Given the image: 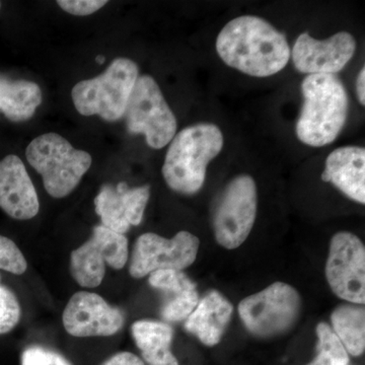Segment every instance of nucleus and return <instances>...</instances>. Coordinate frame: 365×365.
I'll return each instance as SVG.
<instances>
[{
	"label": "nucleus",
	"mask_w": 365,
	"mask_h": 365,
	"mask_svg": "<svg viewBox=\"0 0 365 365\" xmlns=\"http://www.w3.org/2000/svg\"><path fill=\"white\" fill-rule=\"evenodd\" d=\"M216 50L227 66L255 78L278 73L292 55L285 36L254 16L227 23L216 40Z\"/></svg>",
	"instance_id": "obj_1"
},
{
	"label": "nucleus",
	"mask_w": 365,
	"mask_h": 365,
	"mask_svg": "<svg viewBox=\"0 0 365 365\" xmlns=\"http://www.w3.org/2000/svg\"><path fill=\"white\" fill-rule=\"evenodd\" d=\"M302 106L297 120V138L314 148L332 143L344 127L348 96L339 78L332 74H312L302 81Z\"/></svg>",
	"instance_id": "obj_2"
},
{
	"label": "nucleus",
	"mask_w": 365,
	"mask_h": 365,
	"mask_svg": "<svg viewBox=\"0 0 365 365\" xmlns=\"http://www.w3.org/2000/svg\"><path fill=\"white\" fill-rule=\"evenodd\" d=\"M223 146L222 131L215 124L200 123L182 129L170 141L163 167L168 186L184 195L202 188L208 163Z\"/></svg>",
	"instance_id": "obj_3"
},
{
	"label": "nucleus",
	"mask_w": 365,
	"mask_h": 365,
	"mask_svg": "<svg viewBox=\"0 0 365 365\" xmlns=\"http://www.w3.org/2000/svg\"><path fill=\"white\" fill-rule=\"evenodd\" d=\"M26 157L42 176L47 193L58 199L78 187L93 160L90 153L76 150L57 133H45L34 139L26 148Z\"/></svg>",
	"instance_id": "obj_4"
},
{
	"label": "nucleus",
	"mask_w": 365,
	"mask_h": 365,
	"mask_svg": "<svg viewBox=\"0 0 365 365\" xmlns=\"http://www.w3.org/2000/svg\"><path fill=\"white\" fill-rule=\"evenodd\" d=\"M138 78L135 62L118 58L97 78L79 81L72 88L74 107L83 116L98 115L105 121L122 119Z\"/></svg>",
	"instance_id": "obj_5"
},
{
	"label": "nucleus",
	"mask_w": 365,
	"mask_h": 365,
	"mask_svg": "<svg viewBox=\"0 0 365 365\" xmlns=\"http://www.w3.org/2000/svg\"><path fill=\"white\" fill-rule=\"evenodd\" d=\"M300 309L299 292L280 281L250 295L239 304L242 323L259 337H271L289 331L297 323Z\"/></svg>",
	"instance_id": "obj_6"
},
{
	"label": "nucleus",
	"mask_w": 365,
	"mask_h": 365,
	"mask_svg": "<svg viewBox=\"0 0 365 365\" xmlns=\"http://www.w3.org/2000/svg\"><path fill=\"white\" fill-rule=\"evenodd\" d=\"M124 117L132 134H143L155 150L165 148L177 132V120L157 81L150 76L137 78Z\"/></svg>",
	"instance_id": "obj_7"
},
{
	"label": "nucleus",
	"mask_w": 365,
	"mask_h": 365,
	"mask_svg": "<svg viewBox=\"0 0 365 365\" xmlns=\"http://www.w3.org/2000/svg\"><path fill=\"white\" fill-rule=\"evenodd\" d=\"M257 206L258 195L253 178L241 175L228 182L213 216L216 242L227 250L242 246L254 227Z\"/></svg>",
	"instance_id": "obj_8"
},
{
	"label": "nucleus",
	"mask_w": 365,
	"mask_h": 365,
	"mask_svg": "<svg viewBox=\"0 0 365 365\" xmlns=\"http://www.w3.org/2000/svg\"><path fill=\"white\" fill-rule=\"evenodd\" d=\"M200 241L196 235L182 230L172 239L153 232L141 235L132 252L129 272L143 278L160 270L182 271L195 262Z\"/></svg>",
	"instance_id": "obj_9"
},
{
	"label": "nucleus",
	"mask_w": 365,
	"mask_h": 365,
	"mask_svg": "<svg viewBox=\"0 0 365 365\" xmlns=\"http://www.w3.org/2000/svg\"><path fill=\"white\" fill-rule=\"evenodd\" d=\"M128 240L125 235L100 225L83 246L71 253L72 277L81 287H98L103 282L106 265L120 270L128 261Z\"/></svg>",
	"instance_id": "obj_10"
},
{
	"label": "nucleus",
	"mask_w": 365,
	"mask_h": 365,
	"mask_svg": "<svg viewBox=\"0 0 365 365\" xmlns=\"http://www.w3.org/2000/svg\"><path fill=\"white\" fill-rule=\"evenodd\" d=\"M326 277L334 294L349 304L365 302V248L356 235L340 232L331 240Z\"/></svg>",
	"instance_id": "obj_11"
},
{
	"label": "nucleus",
	"mask_w": 365,
	"mask_h": 365,
	"mask_svg": "<svg viewBox=\"0 0 365 365\" xmlns=\"http://www.w3.org/2000/svg\"><path fill=\"white\" fill-rule=\"evenodd\" d=\"M123 324L121 311L93 292H76L63 312L64 328L74 337H108L119 332Z\"/></svg>",
	"instance_id": "obj_12"
},
{
	"label": "nucleus",
	"mask_w": 365,
	"mask_h": 365,
	"mask_svg": "<svg viewBox=\"0 0 365 365\" xmlns=\"http://www.w3.org/2000/svg\"><path fill=\"white\" fill-rule=\"evenodd\" d=\"M355 50L356 42L351 34L340 32L319 41L304 33L295 41L292 61L302 73L334 76L347 66Z\"/></svg>",
	"instance_id": "obj_13"
},
{
	"label": "nucleus",
	"mask_w": 365,
	"mask_h": 365,
	"mask_svg": "<svg viewBox=\"0 0 365 365\" xmlns=\"http://www.w3.org/2000/svg\"><path fill=\"white\" fill-rule=\"evenodd\" d=\"M150 196L148 185L136 188H129L124 182L117 186L105 185L95 198L96 212L102 225L124 235L143 222Z\"/></svg>",
	"instance_id": "obj_14"
},
{
	"label": "nucleus",
	"mask_w": 365,
	"mask_h": 365,
	"mask_svg": "<svg viewBox=\"0 0 365 365\" xmlns=\"http://www.w3.org/2000/svg\"><path fill=\"white\" fill-rule=\"evenodd\" d=\"M0 208L18 220H28L39 213L40 203L25 165L16 155L0 160Z\"/></svg>",
	"instance_id": "obj_15"
},
{
	"label": "nucleus",
	"mask_w": 365,
	"mask_h": 365,
	"mask_svg": "<svg viewBox=\"0 0 365 365\" xmlns=\"http://www.w3.org/2000/svg\"><path fill=\"white\" fill-rule=\"evenodd\" d=\"M150 287L163 294L160 314L170 323L186 321L199 302L196 283L182 271L160 270L150 274Z\"/></svg>",
	"instance_id": "obj_16"
},
{
	"label": "nucleus",
	"mask_w": 365,
	"mask_h": 365,
	"mask_svg": "<svg viewBox=\"0 0 365 365\" xmlns=\"http://www.w3.org/2000/svg\"><path fill=\"white\" fill-rule=\"evenodd\" d=\"M324 182L334 186L348 198L365 203V150L359 146H345L332 151L322 175Z\"/></svg>",
	"instance_id": "obj_17"
},
{
	"label": "nucleus",
	"mask_w": 365,
	"mask_h": 365,
	"mask_svg": "<svg viewBox=\"0 0 365 365\" xmlns=\"http://www.w3.org/2000/svg\"><path fill=\"white\" fill-rule=\"evenodd\" d=\"M232 312V304L220 292L212 290L199 300L195 309L185 321V329L204 345H217L227 330Z\"/></svg>",
	"instance_id": "obj_18"
},
{
	"label": "nucleus",
	"mask_w": 365,
	"mask_h": 365,
	"mask_svg": "<svg viewBox=\"0 0 365 365\" xmlns=\"http://www.w3.org/2000/svg\"><path fill=\"white\" fill-rule=\"evenodd\" d=\"M135 344L148 365H179L172 350L174 330L163 322L143 319L131 327Z\"/></svg>",
	"instance_id": "obj_19"
},
{
	"label": "nucleus",
	"mask_w": 365,
	"mask_h": 365,
	"mask_svg": "<svg viewBox=\"0 0 365 365\" xmlns=\"http://www.w3.org/2000/svg\"><path fill=\"white\" fill-rule=\"evenodd\" d=\"M42 103V91L28 81H0V111L13 122L31 119Z\"/></svg>",
	"instance_id": "obj_20"
},
{
	"label": "nucleus",
	"mask_w": 365,
	"mask_h": 365,
	"mask_svg": "<svg viewBox=\"0 0 365 365\" xmlns=\"http://www.w3.org/2000/svg\"><path fill=\"white\" fill-rule=\"evenodd\" d=\"M333 332L348 354L360 356L365 349V311L364 304H341L331 314Z\"/></svg>",
	"instance_id": "obj_21"
},
{
	"label": "nucleus",
	"mask_w": 365,
	"mask_h": 365,
	"mask_svg": "<svg viewBox=\"0 0 365 365\" xmlns=\"http://www.w3.org/2000/svg\"><path fill=\"white\" fill-rule=\"evenodd\" d=\"M318 336V354L316 359L307 365H348L349 355L333 332L332 328L326 323H319L316 329Z\"/></svg>",
	"instance_id": "obj_22"
},
{
	"label": "nucleus",
	"mask_w": 365,
	"mask_h": 365,
	"mask_svg": "<svg viewBox=\"0 0 365 365\" xmlns=\"http://www.w3.org/2000/svg\"><path fill=\"white\" fill-rule=\"evenodd\" d=\"M21 314L20 302L16 294L0 283V335L14 330L20 322Z\"/></svg>",
	"instance_id": "obj_23"
},
{
	"label": "nucleus",
	"mask_w": 365,
	"mask_h": 365,
	"mask_svg": "<svg viewBox=\"0 0 365 365\" xmlns=\"http://www.w3.org/2000/svg\"><path fill=\"white\" fill-rule=\"evenodd\" d=\"M28 268L25 256L9 237L0 235V269L14 275H21Z\"/></svg>",
	"instance_id": "obj_24"
},
{
	"label": "nucleus",
	"mask_w": 365,
	"mask_h": 365,
	"mask_svg": "<svg viewBox=\"0 0 365 365\" xmlns=\"http://www.w3.org/2000/svg\"><path fill=\"white\" fill-rule=\"evenodd\" d=\"M21 365H72L60 353L42 346H30L24 350Z\"/></svg>",
	"instance_id": "obj_25"
},
{
	"label": "nucleus",
	"mask_w": 365,
	"mask_h": 365,
	"mask_svg": "<svg viewBox=\"0 0 365 365\" xmlns=\"http://www.w3.org/2000/svg\"><path fill=\"white\" fill-rule=\"evenodd\" d=\"M59 6L66 13L73 14V16H90L96 13L98 9H102L108 4L106 0H60L57 1Z\"/></svg>",
	"instance_id": "obj_26"
},
{
	"label": "nucleus",
	"mask_w": 365,
	"mask_h": 365,
	"mask_svg": "<svg viewBox=\"0 0 365 365\" xmlns=\"http://www.w3.org/2000/svg\"><path fill=\"white\" fill-rule=\"evenodd\" d=\"M102 365H145L143 360L131 352H119L106 360Z\"/></svg>",
	"instance_id": "obj_27"
},
{
	"label": "nucleus",
	"mask_w": 365,
	"mask_h": 365,
	"mask_svg": "<svg viewBox=\"0 0 365 365\" xmlns=\"http://www.w3.org/2000/svg\"><path fill=\"white\" fill-rule=\"evenodd\" d=\"M365 71L364 67L359 71V76L356 81V91L357 98H359V103L362 106L365 105Z\"/></svg>",
	"instance_id": "obj_28"
},
{
	"label": "nucleus",
	"mask_w": 365,
	"mask_h": 365,
	"mask_svg": "<svg viewBox=\"0 0 365 365\" xmlns=\"http://www.w3.org/2000/svg\"><path fill=\"white\" fill-rule=\"evenodd\" d=\"M97 61L98 62V63H104V57L103 56H98V58H97Z\"/></svg>",
	"instance_id": "obj_29"
},
{
	"label": "nucleus",
	"mask_w": 365,
	"mask_h": 365,
	"mask_svg": "<svg viewBox=\"0 0 365 365\" xmlns=\"http://www.w3.org/2000/svg\"><path fill=\"white\" fill-rule=\"evenodd\" d=\"M0 9H1V2H0Z\"/></svg>",
	"instance_id": "obj_30"
}]
</instances>
